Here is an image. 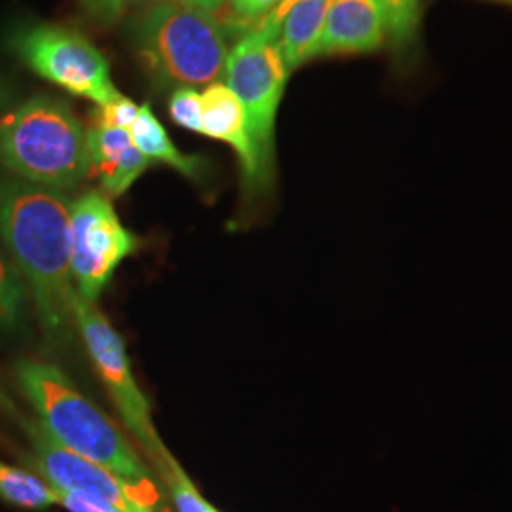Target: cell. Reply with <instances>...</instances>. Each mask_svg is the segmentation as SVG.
I'll list each match as a JSON object with an SVG mask.
<instances>
[{
  "label": "cell",
  "instance_id": "cell-1",
  "mask_svg": "<svg viewBox=\"0 0 512 512\" xmlns=\"http://www.w3.org/2000/svg\"><path fill=\"white\" fill-rule=\"evenodd\" d=\"M71 205L65 192L0 177V239L52 344H71L76 332Z\"/></svg>",
  "mask_w": 512,
  "mask_h": 512
},
{
  "label": "cell",
  "instance_id": "cell-2",
  "mask_svg": "<svg viewBox=\"0 0 512 512\" xmlns=\"http://www.w3.org/2000/svg\"><path fill=\"white\" fill-rule=\"evenodd\" d=\"M16 380L42 427L63 448L120 476L150 507L158 503L160 494L124 433L76 389L61 368L23 359L16 363Z\"/></svg>",
  "mask_w": 512,
  "mask_h": 512
},
{
  "label": "cell",
  "instance_id": "cell-3",
  "mask_svg": "<svg viewBox=\"0 0 512 512\" xmlns=\"http://www.w3.org/2000/svg\"><path fill=\"white\" fill-rule=\"evenodd\" d=\"M0 165L21 181L74 190L92 171L86 129L67 103L35 95L0 118Z\"/></svg>",
  "mask_w": 512,
  "mask_h": 512
},
{
  "label": "cell",
  "instance_id": "cell-4",
  "mask_svg": "<svg viewBox=\"0 0 512 512\" xmlns=\"http://www.w3.org/2000/svg\"><path fill=\"white\" fill-rule=\"evenodd\" d=\"M129 29L135 54L160 90L198 88L224 73L228 35L213 14L164 0L141 12Z\"/></svg>",
  "mask_w": 512,
  "mask_h": 512
},
{
  "label": "cell",
  "instance_id": "cell-5",
  "mask_svg": "<svg viewBox=\"0 0 512 512\" xmlns=\"http://www.w3.org/2000/svg\"><path fill=\"white\" fill-rule=\"evenodd\" d=\"M6 46L40 78L90 99L97 107L122 97L110 80L107 57L71 27L23 23L8 35Z\"/></svg>",
  "mask_w": 512,
  "mask_h": 512
},
{
  "label": "cell",
  "instance_id": "cell-6",
  "mask_svg": "<svg viewBox=\"0 0 512 512\" xmlns=\"http://www.w3.org/2000/svg\"><path fill=\"white\" fill-rule=\"evenodd\" d=\"M272 29H255L239 38L224 65L226 86L243 105L258 156L275 173V120L289 78Z\"/></svg>",
  "mask_w": 512,
  "mask_h": 512
},
{
  "label": "cell",
  "instance_id": "cell-7",
  "mask_svg": "<svg viewBox=\"0 0 512 512\" xmlns=\"http://www.w3.org/2000/svg\"><path fill=\"white\" fill-rule=\"evenodd\" d=\"M74 323L99 378L109 389L118 414L131 435L145 446L148 456L158 465L167 454V448L154 429L147 397L133 376L122 336L112 329L109 319L95 306V302L82 298L80 294L74 298Z\"/></svg>",
  "mask_w": 512,
  "mask_h": 512
},
{
  "label": "cell",
  "instance_id": "cell-8",
  "mask_svg": "<svg viewBox=\"0 0 512 512\" xmlns=\"http://www.w3.org/2000/svg\"><path fill=\"white\" fill-rule=\"evenodd\" d=\"M139 249L120 222L109 196L86 192L71 205V272L76 293L97 302L116 268Z\"/></svg>",
  "mask_w": 512,
  "mask_h": 512
},
{
  "label": "cell",
  "instance_id": "cell-9",
  "mask_svg": "<svg viewBox=\"0 0 512 512\" xmlns=\"http://www.w3.org/2000/svg\"><path fill=\"white\" fill-rule=\"evenodd\" d=\"M31 444L25 461L57 492L84 497L120 512H152L147 499L109 469L63 448L40 421L21 418Z\"/></svg>",
  "mask_w": 512,
  "mask_h": 512
},
{
  "label": "cell",
  "instance_id": "cell-10",
  "mask_svg": "<svg viewBox=\"0 0 512 512\" xmlns=\"http://www.w3.org/2000/svg\"><path fill=\"white\" fill-rule=\"evenodd\" d=\"M202 135L234 148L247 194L266 192L272 186L274 175L258 156L245 109L226 84L213 82L202 93Z\"/></svg>",
  "mask_w": 512,
  "mask_h": 512
},
{
  "label": "cell",
  "instance_id": "cell-11",
  "mask_svg": "<svg viewBox=\"0 0 512 512\" xmlns=\"http://www.w3.org/2000/svg\"><path fill=\"white\" fill-rule=\"evenodd\" d=\"M385 42L387 12L384 0H332L311 59L372 54Z\"/></svg>",
  "mask_w": 512,
  "mask_h": 512
},
{
  "label": "cell",
  "instance_id": "cell-12",
  "mask_svg": "<svg viewBox=\"0 0 512 512\" xmlns=\"http://www.w3.org/2000/svg\"><path fill=\"white\" fill-rule=\"evenodd\" d=\"M86 143L92 169L109 198L126 194L150 165L147 156L135 147L128 129L92 126L86 131Z\"/></svg>",
  "mask_w": 512,
  "mask_h": 512
},
{
  "label": "cell",
  "instance_id": "cell-13",
  "mask_svg": "<svg viewBox=\"0 0 512 512\" xmlns=\"http://www.w3.org/2000/svg\"><path fill=\"white\" fill-rule=\"evenodd\" d=\"M330 2L332 0H300L283 14L277 46L289 73L310 61L323 33Z\"/></svg>",
  "mask_w": 512,
  "mask_h": 512
},
{
  "label": "cell",
  "instance_id": "cell-14",
  "mask_svg": "<svg viewBox=\"0 0 512 512\" xmlns=\"http://www.w3.org/2000/svg\"><path fill=\"white\" fill-rule=\"evenodd\" d=\"M129 135L148 160H158L177 169L188 179H200L207 167V162L202 156H188L175 147L167 135L164 126L156 118V114L150 109V105H141L137 120L129 128Z\"/></svg>",
  "mask_w": 512,
  "mask_h": 512
},
{
  "label": "cell",
  "instance_id": "cell-15",
  "mask_svg": "<svg viewBox=\"0 0 512 512\" xmlns=\"http://www.w3.org/2000/svg\"><path fill=\"white\" fill-rule=\"evenodd\" d=\"M0 499L23 511H48L57 505L54 488L40 476L0 461Z\"/></svg>",
  "mask_w": 512,
  "mask_h": 512
},
{
  "label": "cell",
  "instance_id": "cell-16",
  "mask_svg": "<svg viewBox=\"0 0 512 512\" xmlns=\"http://www.w3.org/2000/svg\"><path fill=\"white\" fill-rule=\"evenodd\" d=\"M29 291L0 239V330L12 332L25 323Z\"/></svg>",
  "mask_w": 512,
  "mask_h": 512
},
{
  "label": "cell",
  "instance_id": "cell-17",
  "mask_svg": "<svg viewBox=\"0 0 512 512\" xmlns=\"http://www.w3.org/2000/svg\"><path fill=\"white\" fill-rule=\"evenodd\" d=\"M387 12V42L406 57L420 38L421 0H384Z\"/></svg>",
  "mask_w": 512,
  "mask_h": 512
},
{
  "label": "cell",
  "instance_id": "cell-18",
  "mask_svg": "<svg viewBox=\"0 0 512 512\" xmlns=\"http://www.w3.org/2000/svg\"><path fill=\"white\" fill-rule=\"evenodd\" d=\"M283 0H226L220 8V25L226 35H247L272 16Z\"/></svg>",
  "mask_w": 512,
  "mask_h": 512
},
{
  "label": "cell",
  "instance_id": "cell-19",
  "mask_svg": "<svg viewBox=\"0 0 512 512\" xmlns=\"http://www.w3.org/2000/svg\"><path fill=\"white\" fill-rule=\"evenodd\" d=\"M165 486L173 497V503L179 512H217L203 499L194 482L184 473L183 467L167 452L164 459L158 463Z\"/></svg>",
  "mask_w": 512,
  "mask_h": 512
},
{
  "label": "cell",
  "instance_id": "cell-20",
  "mask_svg": "<svg viewBox=\"0 0 512 512\" xmlns=\"http://www.w3.org/2000/svg\"><path fill=\"white\" fill-rule=\"evenodd\" d=\"M169 114L181 128L202 135V93L196 88H179L171 93Z\"/></svg>",
  "mask_w": 512,
  "mask_h": 512
},
{
  "label": "cell",
  "instance_id": "cell-21",
  "mask_svg": "<svg viewBox=\"0 0 512 512\" xmlns=\"http://www.w3.org/2000/svg\"><path fill=\"white\" fill-rule=\"evenodd\" d=\"M147 2L150 0H80V10L95 25L110 27L124 18L129 10Z\"/></svg>",
  "mask_w": 512,
  "mask_h": 512
},
{
  "label": "cell",
  "instance_id": "cell-22",
  "mask_svg": "<svg viewBox=\"0 0 512 512\" xmlns=\"http://www.w3.org/2000/svg\"><path fill=\"white\" fill-rule=\"evenodd\" d=\"M139 114V105H135L128 97H120L114 103L97 107L92 114L93 126L99 128L128 129L133 126Z\"/></svg>",
  "mask_w": 512,
  "mask_h": 512
},
{
  "label": "cell",
  "instance_id": "cell-23",
  "mask_svg": "<svg viewBox=\"0 0 512 512\" xmlns=\"http://www.w3.org/2000/svg\"><path fill=\"white\" fill-rule=\"evenodd\" d=\"M55 497H57V505H61L63 509H67L69 512H120L107 505H101V503H93L88 501L84 497H78V495L67 494V492H57L54 490Z\"/></svg>",
  "mask_w": 512,
  "mask_h": 512
},
{
  "label": "cell",
  "instance_id": "cell-24",
  "mask_svg": "<svg viewBox=\"0 0 512 512\" xmlns=\"http://www.w3.org/2000/svg\"><path fill=\"white\" fill-rule=\"evenodd\" d=\"M296 2H300V0H283V2L277 6V10H275L274 14L264 19L256 29H272L275 33H279V23H281L283 14H285L293 4H296Z\"/></svg>",
  "mask_w": 512,
  "mask_h": 512
},
{
  "label": "cell",
  "instance_id": "cell-25",
  "mask_svg": "<svg viewBox=\"0 0 512 512\" xmlns=\"http://www.w3.org/2000/svg\"><path fill=\"white\" fill-rule=\"evenodd\" d=\"M0 414H4V416H8V418H16V420L21 421L18 406L14 404L12 397H10V395H8V391L4 389L2 382H0Z\"/></svg>",
  "mask_w": 512,
  "mask_h": 512
},
{
  "label": "cell",
  "instance_id": "cell-26",
  "mask_svg": "<svg viewBox=\"0 0 512 512\" xmlns=\"http://www.w3.org/2000/svg\"><path fill=\"white\" fill-rule=\"evenodd\" d=\"M184 4H188V6H192V8H198V10H202V12H207V14H217L220 12V8L224 6V2L226 0H181Z\"/></svg>",
  "mask_w": 512,
  "mask_h": 512
},
{
  "label": "cell",
  "instance_id": "cell-27",
  "mask_svg": "<svg viewBox=\"0 0 512 512\" xmlns=\"http://www.w3.org/2000/svg\"><path fill=\"white\" fill-rule=\"evenodd\" d=\"M6 101H8V88H6V84H4V80L0 78V109H4V105H6Z\"/></svg>",
  "mask_w": 512,
  "mask_h": 512
},
{
  "label": "cell",
  "instance_id": "cell-28",
  "mask_svg": "<svg viewBox=\"0 0 512 512\" xmlns=\"http://www.w3.org/2000/svg\"><path fill=\"white\" fill-rule=\"evenodd\" d=\"M495 2H505V4H509V6H512V0H495Z\"/></svg>",
  "mask_w": 512,
  "mask_h": 512
},
{
  "label": "cell",
  "instance_id": "cell-29",
  "mask_svg": "<svg viewBox=\"0 0 512 512\" xmlns=\"http://www.w3.org/2000/svg\"><path fill=\"white\" fill-rule=\"evenodd\" d=\"M179 2H181V0H179Z\"/></svg>",
  "mask_w": 512,
  "mask_h": 512
},
{
  "label": "cell",
  "instance_id": "cell-30",
  "mask_svg": "<svg viewBox=\"0 0 512 512\" xmlns=\"http://www.w3.org/2000/svg\"><path fill=\"white\" fill-rule=\"evenodd\" d=\"M217 512H219V511H217Z\"/></svg>",
  "mask_w": 512,
  "mask_h": 512
}]
</instances>
